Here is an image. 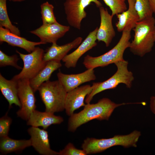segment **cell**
Listing matches in <instances>:
<instances>
[{
	"label": "cell",
	"instance_id": "26",
	"mask_svg": "<svg viewBox=\"0 0 155 155\" xmlns=\"http://www.w3.org/2000/svg\"><path fill=\"white\" fill-rule=\"evenodd\" d=\"M110 9L111 15L114 16L127 9L125 1L123 0H102Z\"/></svg>",
	"mask_w": 155,
	"mask_h": 155
},
{
	"label": "cell",
	"instance_id": "29",
	"mask_svg": "<svg viewBox=\"0 0 155 155\" xmlns=\"http://www.w3.org/2000/svg\"><path fill=\"white\" fill-rule=\"evenodd\" d=\"M59 155H86L84 150L76 148L71 143H69L64 148L59 152Z\"/></svg>",
	"mask_w": 155,
	"mask_h": 155
},
{
	"label": "cell",
	"instance_id": "30",
	"mask_svg": "<svg viewBox=\"0 0 155 155\" xmlns=\"http://www.w3.org/2000/svg\"><path fill=\"white\" fill-rule=\"evenodd\" d=\"M150 107L151 111L155 115V96H152L150 98Z\"/></svg>",
	"mask_w": 155,
	"mask_h": 155
},
{
	"label": "cell",
	"instance_id": "23",
	"mask_svg": "<svg viewBox=\"0 0 155 155\" xmlns=\"http://www.w3.org/2000/svg\"><path fill=\"white\" fill-rule=\"evenodd\" d=\"M7 0H0V26L9 30L11 32L20 36V31L18 28L13 25L7 13Z\"/></svg>",
	"mask_w": 155,
	"mask_h": 155
},
{
	"label": "cell",
	"instance_id": "28",
	"mask_svg": "<svg viewBox=\"0 0 155 155\" xmlns=\"http://www.w3.org/2000/svg\"><path fill=\"white\" fill-rule=\"evenodd\" d=\"M7 112L5 115L0 119V137H3L8 136L12 119L7 115Z\"/></svg>",
	"mask_w": 155,
	"mask_h": 155
},
{
	"label": "cell",
	"instance_id": "13",
	"mask_svg": "<svg viewBox=\"0 0 155 155\" xmlns=\"http://www.w3.org/2000/svg\"><path fill=\"white\" fill-rule=\"evenodd\" d=\"M96 27L90 32L85 39L74 51L67 54L62 60L65 66L67 68L75 67L77 62L84 53L97 45L96 34L98 30Z\"/></svg>",
	"mask_w": 155,
	"mask_h": 155
},
{
	"label": "cell",
	"instance_id": "21",
	"mask_svg": "<svg viewBox=\"0 0 155 155\" xmlns=\"http://www.w3.org/2000/svg\"><path fill=\"white\" fill-rule=\"evenodd\" d=\"M62 65L60 61L52 60L47 62L44 67L35 77L30 80V85L34 92L38 90L43 83L49 80L52 73Z\"/></svg>",
	"mask_w": 155,
	"mask_h": 155
},
{
	"label": "cell",
	"instance_id": "14",
	"mask_svg": "<svg viewBox=\"0 0 155 155\" xmlns=\"http://www.w3.org/2000/svg\"><path fill=\"white\" fill-rule=\"evenodd\" d=\"M58 80L67 92L78 87L84 83L94 80L96 79L94 69H87L78 74H67L59 71L57 74Z\"/></svg>",
	"mask_w": 155,
	"mask_h": 155
},
{
	"label": "cell",
	"instance_id": "33",
	"mask_svg": "<svg viewBox=\"0 0 155 155\" xmlns=\"http://www.w3.org/2000/svg\"><path fill=\"white\" fill-rule=\"evenodd\" d=\"M154 40H155V36H154Z\"/></svg>",
	"mask_w": 155,
	"mask_h": 155
},
{
	"label": "cell",
	"instance_id": "12",
	"mask_svg": "<svg viewBox=\"0 0 155 155\" xmlns=\"http://www.w3.org/2000/svg\"><path fill=\"white\" fill-rule=\"evenodd\" d=\"M32 146L39 154L43 155H57L59 152L50 148L47 131L38 127L31 126L28 129Z\"/></svg>",
	"mask_w": 155,
	"mask_h": 155
},
{
	"label": "cell",
	"instance_id": "4",
	"mask_svg": "<svg viewBox=\"0 0 155 155\" xmlns=\"http://www.w3.org/2000/svg\"><path fill=\"white\" fill-rule=\"evenodd\" d=\"M131 30H127L122 32L117 44L111 49L98 57L87 55L84 58L83 64L87 69H94L104 67L118 61L124 60L123 55L125 50L129 48L131 38Z\"/></svg>",
	"mask_w": 155,
	"mask_h": 155
},
{
	"label": "cell",
	"instance_id": "10",
	"mask_svg": "<svg viewBox=\"0 0 155 155\" xmlns=\"http://www.w3.org/2000/svg\"><path fill=\"white\" fill-rule=\"evenodd\" d=\"M70 29L69 26L62 25L57 22L48 25H43L30 32L38 36L40 42L46 43H57Z\"/></svg>",
	"mask_w": 155,
	"mask_h": 155
},
{
	"label": "cell",
	"instance_id": "7",
	"mask_svg": "<svg viewBox=\"0 0 155 155\" xmlns=\"http://www.w3.org/2000/svg\"><path fill=\"white\" fill-rule=\"evenodd\" d=\"M16 52L23 60L24 66L21 71L12 78L16 80L32 79L38 73L46 64V62L43 59L44 51L39 47H36L33 51L28 54H24L17 50H16Z\"/></svg>",
	"mask_w": 155,
	"mask_h": 155
},
{
	"label": "cell",
	"instance_id": "9",
	"mask_svg": "<svg viewBox=\"0 0 155 155\" xmlns=\"http://www.w3.org/2000/svg\"><path fill=\"white\" fill-rule=\"evenodd\" d=\"M17 81L18 96L21 106L16 113L18 117L27 121L36 108L34 92L30 85L29 80L22 79Z\"/></svg>",
	"mask_w": 155,
	"mask_h": 155
},
{
	"label": "cell",
	"instance_id": "6",
	"mask_svg": "<svg viewBox=\"0 0 155 155\" xmlns=\"http://www.w3.org/2000/svg\"><path fill=\"white\" fill-rule=\"evenodd\" d=\"M115 64L117 70L111 77L103 82L93 83L92 90L85 98V101L86 104L90 103L97 94L107 90L114 89L120 84H125L128 88H131L134 78L132 73L128 69V62L124 60Z\"/></svg>",
	"mask_w": 155,
	"mask_h": 155
},
{
	"label": "cell",
	"instance_id": "18",
	"mask_svg": "<svg viewBox=\"0 0 155 155\" xmlns=\"http://www.w3.org/2000/svg\"><path fill=\"white\" fill-rule=\"evenodd\" d=\"M82 40V37H78L71 42L63 45H59L57 43L52 44L44 54V61L45 62L52 60L61 61L71 50L78 47Z\"/></svg>",
	"mask_w": 155,
	"mask_h": 155
},
{
	"label": "cell",
	"instance_id": "16",
	"mask_svg": "<svg viewBox=\"0 0 155 155\" xmlns=\"http://www.w3.org/2000/svg\"><path fill=\"white\" fill-rule=\"evenodd\" d=\"M0 41L10 45L22 48L29 53L33 51L36 46L44 44L40 41L34 42L12 33L8 30L0 26Z\"/></svg>",
	"mask_w": 155,
	"mask_h": 155
},
{
	"label": "cell",
	"instance_id": "15",
	"mask_svg": "<svg viewBox=\"0 0 155 155\" xmlns=\"http://www.w3.org/2000/svg\"><path fill=\"white\" fill-rule=\"evenodd\" d=\"M99 8L100 22L97 33L96 39L99 42H103L106 46L108 47L116 34L112 23L113 16L102 6Z\"/></svg>",
	"mask_w": 155,
	"mask_h": 155
},
{
	"label": "cell",
	"instance_id": "11",
	"mask_svg": "<svg viewBox=\"0 0 155 155\" xmlns=\"http://www.w3.org/2000/svg\"><path fill=\"white\" fill-rule=\"evenodd\" d=\"M92 89V86L88 84L78 87L67 92L65 105L67 115L71 116L75 110L85 106L84 99Z\"/></svg>",
	"mask_w": 155,
	"mask_h": 155
},
{
	"label": "cell",
	"instance_id": "31",
	"mask_svg": "<svg viewBox=\"0 0 155 155\" xmlns=\"http://www.w3.org/2000/svg\"><path fill=\"white\" fill-rule=\"evenodd\" d=\"M153 13L155 14V0H148Z\"/></svg>",
	"mask_w": 155,
	"mask_h": 155
},
{
	"label": "cell",
	"instance_id": "19",
	"mask_svg": "<svg viewBox=\"0 0 155 155\" xmlns=\"http://www.w3.org/2000/svg\"><path fill=\"white\" fill-rule=\"evenodd\" d=\"M63 121V117L56 116L54 113L46 111L42 112L35 109L27 121V124L32 127H41L46 130L51 125L60 124Z\"/></svg>",
	"mask_w": 155,
	"mask_h": 155
},
{
	"label": "cell",
	"instance_id": "22",
	"mask_svg": "<svg viewBox=\"0 0 155 155\" xmlns=\"http://www.w3.org/2000/svg\"><path fill=\"white\" fill-rule=\"evenodd\" d=\"M31 146L30 139L15 140L9 137L8 136L0 137V152L4 154L20 152Z\"/></svg>",
	"mask_w": 155,
	"mask_h": 155
},
{
	"label": "cell",
	"instance_id": "8",
	"mask_svg": "<svg viewBox=\"0 0 155 155\" xmlns=\"http://www.w3.org/2000/svg\"><path fill=\"white\" fill-rule=\"evenodd\" d=\"M92 3L99 8L102 6L98 0H65L63 4L67 22L71 26L78 30L81 29V22L86 18V7Z\"/></svg>",
	"mask_w": 155,
	"mask_h": 155
},
{
	"label": "cell",
	"instance_id": "2",
	"mask_svg": "<svg viewBox=\"0 0 155 155\" xmlns=\"http://www.w3.org/2000/svg\"><path fill=\"white\" fill-rule=\"evenodd\" d=\"M132 30L134 38L129 49L134 54L142 57L152 51L155 42V18L152 16L139 21Z\"/></svg>",
	"mask_w": 155,
	"mask_h": 155
},
{
	"label": "cell",
	"instance_id": "32",
	"mask_svg": "<svg viewBox=\"0 0 155 155\" xmlns=\"http://www.w3.org/2000/svg\"><path fill=\"white\" fill-rule=\"evenodd\" d=\"M10 1L13 2H22L25 1V0H9Z\"/></svg>",
	"mask_w": 155,
	"mask_h": 155
},
{
	"label": "cell",
	"instance_id": "5",
	"mask_svg": "<svg viewBox=\"0 0 155 155\" xmlns=\"http://www.w3.org/2000/svg\"><path fill=\"white\" fill-rule=\"evenodd\" d=\"M38 90L46 111L54 113L65 110L67 92L58 80L44 82Z\"/></svg>",
	"mask_w": 155,
	"mask_h": 155
},
{
	"label": "cell",
	"instance_id": "1",
	"mask_svg": "<svg viewBox=\"0 0 155 155\" xmlns=\"http://www.w3.org/2000/svg\"><path fill=\"white\" fill-rule=\"evenodd\" d=\"M131 103L116 104L108 98H103L96 103L86 104L82 110L70 116L68 121V130L74 132L81 125L94 119L108 120L117 107Z\"/></svg>",
	"mask_w": 155,
	"mask_h": 155
},
{
	"label": "cell",
	"instance_id": "17",
	"mask_svg": "<svg viewBox=\"0 0 155 155\" xmlns=\"http://www.w3.org/2000/svg\"><path fill=\"white\" fill-rule=\"evenodd\" d=\"M128 8L119 13L116 16L118 21L115 26L118 32H122L127 30L132 29L139 21V17L135 7V0H127Z\"/></svg>",
	"mask_w": 155,
	"mask_h": 155
},
{
	"label": "cell",
	"instance_id": "34",
	"mask_svg": "<svg viewBox=\"0 0 155 155\" xmlns=\"http://www.w3.org/2000/svg\"><path fill=\"white\" fill-rule=\"evenodd\" d=\"M123 0L124 1H125V0Z\"/></svg>",
	"mask_w": 155,
	"mask_h": 155
},
{
	"label": "cell",
	"instance_id": "25",
	"mask_svg": "<svg viewBox=\"0 0 155 155\" xmlns=\"http://www.w3.org/2000/svg\"><path fill=\"white\" fill-rule=\"evenodd\" d=\"M43 25H48L57 22L55 16L53 5L46 1L40 5Z\"/></svg>",
	"mask_w": 155,
	"mask_h": 155
},
{
	"label": "cell",
	"instance_id": "27",
	"mask_svg": "<svg viewBox=\"0 0 155 155\" xmlns=\"http://www.w3.org/2000/svg\"><path fill=\"white\" fill-rule=\"evenodd\" d=\"M19 59V58L16 55L8 56L1 50H0V67L11 66L18 69H22V68L21 67L17 64V62Z\"/></svg>",
	"mask_w": 155,
	"mask_h": 155
},
{
	"label": "cell",
	"instance_id": "20",
	"mask_svg": "<svg viewBox=\"0 0 155 155\" xmlns=\"http://www.w3.org/2000/svg\"><path fill=\"white\" fill-rule=\"evenodd\" d=\"M0 90L1 92L9 103V108L14 104L21 108V104L18 96L17 80L12 78L8 80L0 74Z\"/></svg>",
	"mask_w": 155,
	"mask_h": 155
},
{
	"label": "cell",
	"instance_id": "3",
	"mask_svg": "<svg viewBox=\"0 0 155 155\" xmlns=\"http://www.w3.org/2000/svg\"><path fill=\"white\" fill-rule=\"evenodd\" d=\"M140 135V131L135 130L127 135H115L109 138H87L84 140L81 147L87 155L100 153L116 146H121L126 148L136 147Z\"/></svg>",
	"mask_w": 155,
	"mask_h": 155
},
{
	"label": "cell",
	"instance_id": "24",
	"mask_svg": "<svg viewBox=\"0 0 155 155\" xmlns=\"http://www.w3.org/2000/svg\"><path fill=\"white\" fill-rule=\"evenodd\" d=\"M135 7L139 21L153 16V13L148 0H135Z\"/></svg>",
	"mask_w": 155,
	"mask_h": 155
}]
</instances>
